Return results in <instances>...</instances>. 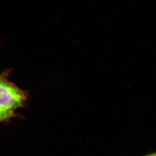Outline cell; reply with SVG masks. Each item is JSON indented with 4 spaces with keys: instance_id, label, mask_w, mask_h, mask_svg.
Returning a JSON list of instances; mask_svg holds the SVG:
<instances>
[{
    "instance_id": "6da1fadb",
    "label": "cell",
    "mask_w": 156,
    "mask_h": 156,
    "mask_svg": "<svg viewBox=\"0 0 156 156\" xmlns=\"http://www.w3.org/2000/svg\"><path fill=\"white\" fill-rule=\"evenodd\" d=\"M25 96L15 85L0 77V108L13 111L23 105Z\"/></svg>"
},
{
    "instance_id": "7a4b0ae2",
    "label": "cell",
    "mask_w": 156,
    "mask_h": 156,
    "mask_svg": "<svg viewBox=\"0 0 156 156\" xmlns=\"http://www.w3.org/2000/svg\"><path fill=\"white\" fill-rule=\"evenodd\" d=\"M14 115L13 111L7 110L0 108V122L9 119Z\"/></svg>"
}]
</instances>
